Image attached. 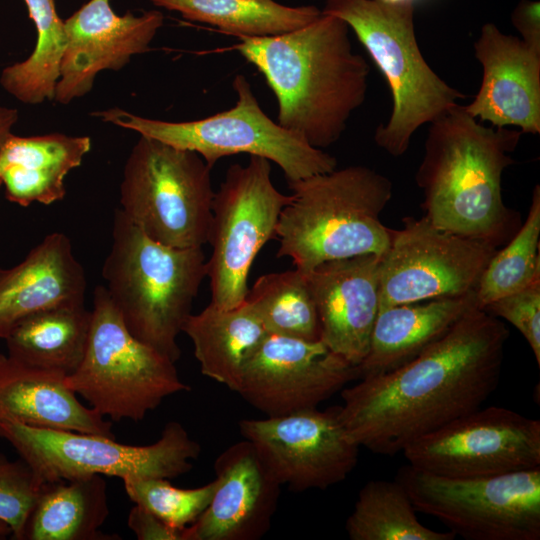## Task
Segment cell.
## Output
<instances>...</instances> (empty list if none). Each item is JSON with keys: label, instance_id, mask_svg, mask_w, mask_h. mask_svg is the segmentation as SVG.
<instances>
[{"label": "cell", "instance_id": "cell-1", "mask_svg": "<svg viewBox=\"0 0 540 540\" xmlns=\"http://www.w3.org/2000/svg\"><path fill=\"white\" fill-rule=\"evenodd\" d=\"M508 337L499 318L471 308L410 362L341 390L339 416L349 436L393 456L480 408L499 383Z\"/></svg>", "mask_w": 540, "mask_h": 540}, {"label": "cell", "instance_id": "cell-2", "mask_svg": "<svg viewBox=\"0 0 540 540\" xmlns=\"http://www.w3.org/2000/svg\"><path fill=\"white\" fill-rule=\"evenodd\" d=\"M349 29L322 12L296 30L240 37L236 45L276 96L277 123L318 149L339 140L366 98L370 68L353 51Z\"/></svg>", "mask_w": 540, "mask_h": 540}, {"label": "cell", "instance_id": "cell-3", "mask_svg": "<svg viewBox=\"0 0 540 540\" xmlns=\"http://www.w3.org/2000/svg\"><path fill=\"white\" fill-rule=\"evenodd\" d=\"M523 133L486 126L457 104L430 123L415 174L424 216L436 227L499 248L521 226L502 175Z\"/></svg>", "mask_w": 540, "mask_h": 540}, {"label": "cell", "instance_id": "cell-4", "mask_svg": "<svg viewBox=\"0 0 540 540\" xmlns=\"http://www.w3.org/2000/svg\"><path fill=\"white\" fill-rule=\"evenodd\" d=\"M292 194L275 231L277 257L307 273L321 263L364 254L382 255L392 229L380 214L393 195L385 175L352 165L288 183Z\"/></svg>", "mask_w": 540, "mask_h": 540}, {"label": "cell", "instance_id": "cell-5", "mask_svg": "<svg viewBox=\"0 0 540 540\" xmlns=\"http://www.w3.org/2000/svg\"><path fill=\"white\" fill-rule=\"evenodd\" d=\"M207 276L202 247L176 248L148 237L117 209L104 287L130 333L173 362L178 335Z\"/></svg>", "mask_w": 540, "mask_h": 540}, {"label": "cell", "instance_id": "cell-6", "mask_svg": "<svg viewBox=\"0 0 540 540\" xmlns=\"http://www.w3.org/2000/svg\"><path fill=\"white\" fill-rule=\"evenodd\" d=\"M322 12L347 23L388 83L392 111L386 124L375 130L374 141L389 155H404L422 125L465 98L423 57L415 34L413 2L325 0Z\"/></svg>", "mask_w": 540, "mask_h": 540}, {"label": "cell", "instance_id": "cell-7", "mask_svg": "<svg viewBox=\"0 0 540 540\" xmlns=\"http://www.w3.org/2000/svg\"><path fill=\"white\" fill-rule=\"evenodd\" d=\"M232 87L237 96L235 105L199 120L163 121L117 107L94 112L93 115L140 135L194 151L211 168L223 157L247 153L277 164L290 183L337 167L334 156L311 146L299 135L270 119L261 109L244 75H236Z\"/></svg>", "mask_w": 540, "mask_h": 540}, {"label": "cell", "instance_id": "cell-8", "mask_svg": "<svg viewBox=\"0 0 540 540\" xmlns=\"http://www.w3.org/2000/svg\"><path fill=\"white\" fill-rule=\"evenodd\" d=\"M91 327L83 359L65 383L100 415L142 420L168 396L189 391L175 362L134 337L106 288L94 290Z\"/></svg>", "mask_w": 540, "mask_h": 540}, {"label": "cell", "instance_id": "cell-9", "mask_svg": "<svg viewBox=\"0 0 540 540\" xmlns=\"http://www.w3.org/2000/svg\"><path fill=\"white\" fill-rule=\"evenodd\" d=\"M211 169L194 151L140 135L124 166L120 209L161 244L202 247L212 220Z\"/></svg>", "mask_w": 540, "mask_h": 540}, {"label": "cell", "instance_id": "cell-10", "mask_svg": "<svg viewBox=\"0 0 540 540\" xmlns=\"http://www.w3.org/2000/svg\"><path fill=\"white\" fill-rule=\"evenodd\" d=\"M0 437L10 443L46 482L105 475L125 480L175 478L188 473L201 447L177 421L168 422L153 444L118 443L98 434L44 429L0 421Z\"/></svg>", "mask_w": 540, "mask_h": 540}, {"label": "cell", "instance_id": "cell-11", "mask_svg": "<svg viewBox=\"0 0 540 540\" xmlns=\"http://www.w3.org/2000/svg\"><path fill=\"white\" fill-rule=\"evenodd\" d=\"M417 512L468 540L540 539V467L513 473L453 478L407 465L395 478Z\"/></svg>", "mask_w": 540, "mask_h": 540}, {"label": "cell", "instance_id": "cell-12", "mask_svg": "<svg viewBox=\"0 0 540 540\" xmlns=\"http://www.w3.org/2000/svg\"><path fill=\"white\" fill-rule=\"evenodd\" d=\"M290 195L271 179L270 161L250 156L248 164L231 165L214 193L206 261L210 304L230 309L244 302L255 257L273 237Z\"/></svg>", "mask_w": 540, "mask_h": 540}, {"label": "cell", "instance_id": "cell-13", "mask_svg": "<svg viewBox=\"0 0 540 540\" xmlns=\"http://www.w3.org/2000/svg\"><path fill=\"white\" fill-rule=\"evenodd\" d=\"M402 223L380 256L379 309L475 292L499 248L440 229L424 215Z\"/></svg>", "mask_w": 540, "mask_h": 540}, {"label": "cell", "instance_id": "cell-14", "mask_svg": "<svg viewBox=\"0 0 540 540\" xmlns=\"http://www.w3.org/2000/svg\"><path fill=\"white\" fill-rule=\"evenodd\" d=\"M409 465L453 478L494 476L540 467V421L511 409L478 408L414 440Z\"/></svg>", "mask_w": 540, "mask_h": 540}, {"label": "cell", "instance_id": "cell-15", "mask_svg": "<svg viewBox=\"0 0 540 540\" xmlns=\"http://www.w3.org/2000/svg\"><path fill=\"white\" fill-rule=\"evenodd\" d=\"M238 426L272 478L292 491L327 489L344 481L358 462L360 447L343 425L339 406L243 419Z\"/></svg>", "mask_w": 540, "mask_h": 540}, {"label": "cell", "instance_id": "cell-16", "mask_svg": "<svg viewBox=\"0 0 540 540\" xmlns=\"http://www.w3.org/2000/svg\"><path fill=\"white\" fill-rule=\"evenodd\" d=\"M359 379L357 366L315 341L267 333L246 359L234 392L275 417L318 407Z\"/></svg>", "mask_w": 540, "mask_h": 540}, {"label": "cell", "instance_id": "cell-17", "mask_svg": "<svg viewBox=\"0 0 540 540\" xmlns=\"http://www.w3.org/2000/svg\"><path fill=\"white\" fill-rule=\"evenodd\" d=\"M163 23L160 11L119 16L109 0H89L64 20L67 45L54 100L68 104L84 96L99 72L120 70L132 56L148 51Z\"/></svg>", "mask_w": 540, "mask_h": 540}, {"label": "cell", "instance_id": "cell-18", "mask_svg": "<svg viewBox=\"0 0 540 540\" xmlns=\"http://www.w3.org/2000/svg\"><path fill=\"white\" fill-rule=\"evenodd\" d=\"M474 53L483 77L465 110L494 127L515 126L522 133L539 134L540 46L486 23L474 43Z\"/></svg>", "mask_w": 540, "mask_h": 540}, {"label": "cell", "instance_id": "cell-19", "mask_svg": "<svg viewBox=\"0 0 540 540\" xmlns=\"http://www.w3.org/2000/svg\"><path fill=\"white\" fill-rule=\"evenodd\" d=\"M216 488L184 540H257L271 526L281 486L268 473L252 444L243 439L215 460Z\"/></svg>", "mask_w": 540, "mask_h": 540}, {"label": "cell", "instance_id": "cell-20", "mask_svg": "<svg viewBox=\"0 0 540 540\" xmlns=\"http://www.w3.org/2000/svg\"><path fill=\"white\" fill-rule=\"evenodd\" d=\"M380 255L330 260L305 273L320 325V340L358 366L367 355L379 311Z\"/></svg>", "mask_w": 540, "mask_h": 540}, {"label": "cell", "instance_id": "cell-21", "mask_svg": "<svg viewBox=\"0 0 540 540\" xmlns=\"http://www.w3.org/2000/svg\"><path fill=\"white\" fill-rule=\"evenodd\" d=\"M87 281L65 234L53 232L19 264L0 267V338L23 318L64 305L84 304Z\"/></svg>", "mask_w": 540, "mask_h": 540}, {"label": "cell", "instance_id": "cell-22", "mask_svg": "<svg viewBox=\"0 0 540 540\" xmlns=\"http://www.w3.org/2000/svg\"><path fill=\"white\" fill-rule=\"evenodd\" d=\"M65 377L0 353V421L115 438L111 423L84 406Z\"/></svg>", "mask_w": 540, "mask_h": 540}, {"label": "cell", "instance_id": "cell-23", "mask_svg": "<svg viewBox=\"0 0 540 540\" xmlns=\"http://www.w3.org/2000/svg\"><path fill=\"white\" fill-rule=\"evenodd\" d=\"M473 307H478L475 292L379 309L367 355L357 366L359 379L384 374L410 362Z\"/></svg>", "mask_w": 540, "mask_h": 540}, {"label": "cell", "instance_id": "cell-24", "mask_svg": "<svg viewBox=\"0 0 540 540\" xmlns=\"http://www.w3.org/2000/svg\"><path fill=\"white\" fill-rule=\"evenodd\" d=\"M90 149L87 136L11 134L0 147V180L6 198L22 207L62 200L65 177L81 165Z\"/></svg>", "mask_w": 540, "mask_h": 540}, {"label": "cell", "instance_id": "cell-25", "mask_svg": "<svg viewBox=\"0 0 540 540\" xmlns=\"http://www.w3.org/2000/svg\"><path fill=\"white\" fill-rule=\"evenodd\" d=\"M108 515L102 475L46 482L27 520L23 540L118 539L100 531Z\"/></svg>", "mask_w": 540, "mask_h": 540}, {"label": "cell", "instance_id": "cell-26", "mask_svg": "<svg viewBox=\"0 0 540 540\" xmlns=\"http://www.w3.org/2000/svg\"><path fill=\"white\" fill-rule=\"evenodd\" d=\"M182 332L193 343L201 373L232 391L246 359L267 335L246 300L230 309L209 303L200 313L188 317Z\"/></svg>", "mask_w": 540, "mask_h": 540}, {"label": "cell", "instance_id": "cell-27", "mask_svg": "<svg viewBox=\"0 0 540 540\" xmlns=\"http://www.w3.org/2000/svg\"><path fill=\"white\" fill-rule=\"evenodd\" d=\"M91 320L92 312L84 304L58 306L29 315L4 339L8 355L68 376L83 359Z\"/></svg>", "mask_w": 540, "mask_h": 540}, {"label": "cell", "instance_id": "cell-28", "mask_svg": "<svg viewBox=\"0 0 540 540\" xmlns=\"http://www.w3.org/2000/svg\"><path fill=\"white\" fill-rule=\"evenodd\" d=\"M185 19L213 25L240 37H263L301 28L322 13L313 5L286 6L275 0H150Z\"/></svg>", "mask_w": 540, "mask_h": 540}, {"label": "cell", "instance_id": "cell-29", "mask_svg": "<svg viewBox=\"0 0 540 540\" xmlns=\"http://www.w3.org/2000/svg\"><path fill=\"white\" fill-rule=\"evenodd\" d=\"M34 22L37 41L30 56L2 70L3 89L25 104L54 100L60 66L67 45L64 21L55 0H23Z\"/></svg>", "mask_w": 540, "mask_h": 540}, {"label": "cell", "instance_id": "cell-30", "mask_svg": "<svg viewBox=\"0 0 540 540\" xmlns=\"http://www.w3.org/2000/svg\"><path fill=\"white\" fill-rule=\"evenodd\" d=\"M403 485L371 480L359 491L345 529L351 540H454L451 531L424 526Z\"/></svg>", "mask_w": 540, "mask_h": 540}, {"label": "cell", "instance_id": "cell-31", "mask_svg": "<svg viewBox=\"0 0 540 540\" xmlns=\"http://www.w3.org/2000/svg\"><path fill=\"white\" fill-rule=\"evenodd\" d=\"M245 300L267 333L320 339L319 319L304 272L295 268L262 275L248 289Z\"/></svg>", "mask_w": 540, "mask_h": 540}, {"label": "cell", "instance_id": "cell-32", "mask_svg": "<svg viewBox=\"0 0 540 540\" xmlns=\"http://www.w3.org/2000/svg\"><path fill=\"white\" fill-rule=\"evenodd\" d=\"M540 187L536 185L528 216L502 249H497L475 289L478 308L540 281Z\"/></svg>", "mask_w": 540, "mask_h": 540}, {"label": "cell", "instance_id": "cell-33", "mask_svg": "<svg viewBox=\"0 0 540 540\" xmlns=\"http://www.w3.org/2000/svg\"><path fill=\"white\" fill-rule=\"evenodd\" d=\"M123 483L131 501L179 530L198 519L210 504L216 488L215 479L193 489L177 488L166 478L125 480Z\"/></svg>", "mask_w": 540, "mask_h": 540}, {"label": "cell", "instance_id": "cell-34", "mask_svg": "<svg viewBox=\"0 0 540 540\" xmlns=\"http://www.w3.org/2000/svg\"><path fill=\"white\" fill-rule=\"evenodd\" d=\"M41 486L24 460L11 461L0 453V519L11 527L13 539L23 540Z\"/></svg>", "mask_w": 540, "mask_h": 540}, {"label": "cell", "instance_id": "cell-35", "mask_svg": "<svg viewBox=\"0 0 540 540\" xmlns=\"http://www.w3.org/2000/svg\"><path fill=\"white\" fill-rule=\"evenodd\" d=\"M482 309L512 324L523 335L540 366V281L498 298Z\"/></svg>", "mask_w": 540, "mask_h": 540}, {"label": "cell", "instance_id": "cell-36", "mask_svg": "<svg viewBox=\"0 0 540 540\" xmlns=\"http://www.w3.org/2000/svg\"><path fill=\"white\" fill-rule=\"evenodd\" d=\"M127 524L139 540H184V530L169 526L137 504L130 510Z\"/></svg>", "mask_w": 540, "mask_h": 540}, {"label": "cell", "instance_id": "cell-37", "mask_svg": "<svg viewBox=\"0 0 540 540\" xmlns=\"http://www.w3.org/2000/svg\"><path fill=\"white\" fill-rule=\"evenodd\" d=\"M511 22L524 42L540 46L539 1L521 0L511 13Z\"/></svg>", "mask_w": 540, "mask_h": 540}, {"label": "cell", "instance_id": "cell-38", "mask_svg": "<svg viewBox=\"0 0 540 540\" xmlns=\"http://www.w3.org/2000/svg\"><path fill=\"white\" fill-rule=\"evenodd\" d=\"M18 117L16 109L0 106V147L12 134V127L17 122Z\"/></svg>", "mask_w": 540, "mask_h": 540}, {"label": "cell", "instance_id": "cell-39", "mask_svg": "<svg viewBox=\"0 0 540 540\" xmlns=\"http://www.w3.org/2000/svg\"><path fill=\"white\" fill-rule=\"evenodd\" d=\"M7 536H12L11 527L0 519V539H5Z\"/></svg>", "mask_w": 540, "mask_h": 540}, {"label": "cell", "instance_id": "cell-40", "mask_svg": "<svg viewBox=\"0 0 540 540\" xmlns=\"http://www.w3.org/2000/svg\"><path fill=\"white\" fill-rule=\"evenodd\" d=\"M379 1H382V2H387V3H404V2H415V0H379Z\"/></svg>", "mask_w": 540, "mask_h": 540}, {"label": "cell", "instance_id": "cell-41", "mask_svg": "<svg viewBox=\"0 0 540 540\" xmlns=\"http://www.w3.org/2000/svg\"><path fill=\"white\" fill-rule=\"evenodd\" d=\"M1 185H2V183H1V180H0V186H1Z\"/></svg>", "mask_w": 540, "mask_h": 540}]
</instances>
